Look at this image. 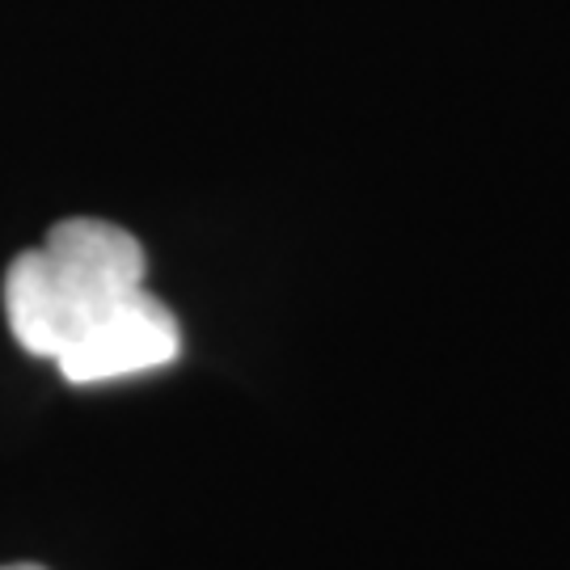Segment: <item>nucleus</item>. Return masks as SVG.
<instances>
[{"label":"nucleus","mask_w":570,"mask_h":570,"mask_svg":"<svg viewBox=\"0 0 570 570\" xmlns=\"http://www.w3.org/2000/svg\"><path fill=\"white\" fill-rule=\"evenodd\" d=\"M144 245L110 220L72 216L21 249L4 275L9 330L30 355L63 364L140 305Z\"/></svg>","instance_id":"f257e3e1"},{"label":"nucleus","mask_w":570,"mask_h":570,"mask_svg":"<svg viewBox=\"0 0 570 570\" xmlns=\"http://www.w3.org/2000/svg\"><path fill=\"white\" fill-rule=\"evenodd\" d=\"M0 570H42V567H35V562H13V567H0Z\"/></svg>","instance_id":"f03ea898"}]
</instances>
